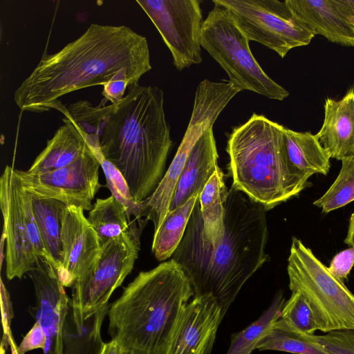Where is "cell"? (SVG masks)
Masks as SVG:
<instances>
[{"label": "cell", "instance_id": "12", "mask_svg": "<svg viewBox=\"0 0 354 354\" xmlns=\"http://www.w3.org/2000/svg\"><path fill=\"white\" fill-rule=\"evenodd\" d=\"M171 51L178 70L202 62L201 1L137 0Z\"/></svg>", "mask_w": 354, "mask_h": 354}, {"label": "cell", "instance_id": "27", "mask_svg": "<svg viewBox=\"0 0 354 354\" xmlns=\"http://www.w3.org/2000/svg\"><path fill=\"white\" fill-rule=\"evenodd\" d=\"M198 198V196H193L167 214L153 238L151 250L157 260L162 261L172 257L184 236Z\"/></svg>", "mask_w": 354, "mask_h": 354}, {"label": "cell", "instance_id": "17", "mask_svg": "<svg viewBox=\"0 0 354 354\" xmlns=\"http://www.w3.org/2000/svg\"><path fill=\"white\" fill-rule=\"evenodd\" d=\"M324 122L315 137L330 158H354V86L336 100L324 102Z\"/></svg>", "mask_w": 354, "mask_h": 354}, {"label": "cell", "instance_id": "16", "mask_svg": "<svg viewBox=\"0 0 354 354\" xmlns=\"http://www.w3.org/2000/svg\"><path fill=\"white\" fill-rule=\"evenodd\" d=\"M33 283L36 322L42 327L46 338L44 354H62L61 332L70 298L54 268L40 257L36 268L28 272Z\"/></svg>", "mask_w": 354, "mask_h": 354}, {"label": "cell", "instance_id": "29", "mask_svg": "<svg viewBox=\"0 0 354 354\" xmlns=\"http://www.w3.org/2000/svg\"><path fill=\"white\" fill-rule=\"evenodd\" d=\"M285 299L279 292L268 308L252 324L232 335L226 354H250L280 319Z\"/></svg>", "mask_w": 354, "mask_h": 354}, {"label": "cell", "instance_id": "33", "mask_svg": "<svg viewBox=\"0 0 354 354\" xmlns=\"http://www.w3.org/2000/svg\"><path fill=\"white\" fill-rule=\"evenodd\" d=\"M315 338L330 354H354V330L330 331Z\"/></svg>", "mask_w": 354, "mask_h": 354}, {"label": "cell", "instance_id": "6", "mask_svg": "<svg viewBox=\"0 0 354 354\" xmlns=\"http://www.w3.org/2000/svg\"><path fill=\"white\" fill-rule=\"evenodd\" d=\"M287 271L290 290L306 298L317 330H354V294L296 237H292Z\"/></svg>", "mask_w": 354, "mask_h": 354}, {"label": "cell", "instance_id": "18", "mask_svg": "<svg viewBox=\"0 0 354 354\" xmlns=\"http://www.w3.org/2000/svg\"><path fill=\"white\" fill-rule=\"evenodd\" d=\"M212 128L203 133L190 151L174 190L169 212L193 196H200L218 167V155Z\"/></svg>", "mask_w": 354, "mask_h": 354}, {"label": "cell", "instance_id": "11", "mask_svg": "<svg viewBox=\"0 0 354 354\" xmlns=\"http://www.w3.org/2000/svg\"><path fill=\"white\" fill-rule=\"evenodd\" d=\"M138 227L103 244L101 256L94 268L72 286V303L88 317L109 299L133 268L140 248Z\"/></svg>", "mask_w": 354, "mask_h": 354}, {"label": "cell", "instance_id": "37", "mask_svg": "<svg viewBox=\"0 0 354 354\" xmlns=\"http://www.w3.org/2000/svg\"><path fill=\"white\" fill-rule=\"evenodd\" d=\"M129 86V83L125 80H113L103 85L102 95L104 100L116 104L124 97V92Z\"/></svg>", "mask_w": 354, "mask_h": 354}, {"label": "cell", "instance_id": "35", "mask_svg": "<svg viewBox=\"0 0 354 354\" xmlns=\"http://www.w3.org/2000/svg\"><path fill=\"white\" fill-rule=\"evenodd\" d=\"M1 313L3 326V339L6 344H9L12 351L18 349L12 339L10 331V322L12 317V310L10 296L6 290L3 281L1 280Z\"/></svg>", "mask_w": 354, "mask_h": 354}, {"label": "cell", "instance_id": "30", "mask_svg": "<svg viewBox=\"0 0 354 354\" xmlns=\"http://www.w3.org/2000/svg\"><path fill=\"white\" fill-rule=\"evenodd\" d=\"M354 201V158L342 160L339 173L328 189L313 204L329 213Z\"/></svg>", "mask_w": 354, "mask_h": 354}, {"label": "cell", "instance_id": "1", "mask_svg": "<svg viewBox=\"0 0 354 354\" xmlns=\"http://www.w3.org/2000/svg\"><path fill=\"white\" fill-rule=\"evenodd\" d=\"M151 69L145 37L126 26L92 24L58 52L44 53L14 100L23 111L42 113L54 109L66 94L113 80L130 86Z\"/></svg>", "mask_w": 354, "mask_h": 354}, {"label": "cell", "instance_id": "26", "mask_svg": "<svg viewBox=\"0 0 354 354\" xmlns=\"http://www.w3.org/2000/svg\"><path fill=\"white\" fill-rule=\"evenodd\" d=\"M31 203L44 247L53 259L57 273L62 263V216L66 205L55 199L39 198L32 194Z\"/></svg>", "mask_w": 354, "mask_h": 354}, {"label": "cell", "instance_id": "20", "mask_svg": "<svg viewBox=\"0 0 354 354\" xmlns=\"http://www.w3.org/2000/svg\"><path fill=\"white\" fill-rule=\"evenodd\" d=\"M110 306L107 304L84 317L70 299L61 332L62 354H101L106 344L101 328Z\"/></svg>", "mask_w": 354, "mask_h": 354}, {"label": "cell", "instance_id": "22", "mask_svg": "<svg viewBox=\"0 0 354 354\" xmlns=\"http://www.w3.org/2000/svg\"><path fill=\"white\" fill-rule=\"evenodd\" d=\"M283 140L289 165L301 180L309 183L313 175H326L330 168V157L315 135L283 128Z\"/></svg>", "mask_w": 354, "mask_h": 354}, {"label": "cell", "instance_id": "4", "mask_svg": "<svg viewBox=\"0 0 354 354\" xmlns=\"http://www.w3.org/2000/svg\"><path fill=\"white\" fill-rule=\"evenodd\" d=\"M194 292L174 260L140 272L111 304L109 334L135 354H167L178 320Z\"/></svg>", "mask_w": 354, "mask_h": 354}, {"label": "cell", "instance_id": "31", "mask_svg": "<svg viewBox=\"0 0 354 354\" xmlns=\"http://www.w3.org/2000/svg\"><path fill=\"white\" fill-rule=\"evenodd\" d=\"M100 163L106 180V186L111 195L126 208L129 216H133L138 223L145 226L147 221L140 218V206L137 203L130 192L128 185L121 172L103 156L102 153L95 155Z\"/></svg>", "mask_w": 354, "mask_h": 354}, {"label": "cell", "instance_id": "23", "mask_svg": "<svg viewBox=\"0 0 354 354\" xmlns=\"http://www.w3.org/2000/svg\"><path fill=\"white\" fill-rule=\"evenodd\" d=\"M115 104L94 106L86 100H79L66 107L59 101L54 109L60 111L77 128L95 153L101 150L100 142Z\"/></svg>", "mask_w": 354, "mask_h": 354}, {"label": "cell", "instance_id": "40", "mask_svg": "<svg viewBox=\"0 0 354 354\" xmlns=\"http://www.w3.org/2000/svg\"><path fill=\"white\" fill-rule=\"evenodd\" d=\"M120 346L115 340L106 343L101 354H120Z\"/></svg>", "mask_w": 354, "mask_h": 354}, {"label": "cell", "instance_id": "39", "mask_svg": "<svg viewBox=\"0 0 354 354\" xmlns=\"http://www.w3.org/2000/svg\"><path fill=\"white\" fill-rule=\"evenodd\" d=\"M344 243L354 248V212L351 214Z\"/></svg>", "mask_w": 354, "mask_h": 354}, {"label": "cell", "instance_id": "8", "mask_svg": "<svg viewBox=\"0 0 354 354\" xmlns=\"http://www.w3.org/2000/svg\"><path fill=\"white\" fill-rule=\"evenodd\" d=\"M2 237L6 239L8 279H21L34 270L40 257L55 270V264L41 239L31 203V194L23 186L17 169L7 165L0 178Z\"/></svg>", "mask_w": 354, "mask_h": 354}, {"label": "cell", "instance_id": "25", "mask_svg": "<svg viewBox=\"0 0 354 354\" xmlns=\"http://www.w3.org/2000/svg\"><path fill=\"white\" fill-rule=\"evenodd\" d=\"M87 219L102 245L122 234L143 228L138 226L135 221H131L125 207L112 195L97 198Z\"/></svg>", "mask_w": 354, "mask_h": 354}, {"label": "cell", "instance_id": "2", "mask_svg": "<svg viewBox=\"0 0 354 354\" xmlns=\"http://www.w3.org/2000/svg\"><path fill=\"white\" fill-rule=\"evenodd\" d=\"M224 207L223 236L211 244L205 236L198 198L171 258L187 275L194 297L212 295L223 316L244 283L269 259L264 208L232 187Z\"/></svg>", "mask_w": 354, "mask_h": 354}, {"label": "cell", "instance_id": "14", "mask_svg": "<svg viewBox=\"0 0 354 354\" xmlns=\"http://www.w3.org/2000/svg\"><path fill=\"white\" fill-rule=\"evenodd\" d=\"M62 263L57 272L63 286L72 287L97 264L103 245L80 207L66 205L62 216Z\"/></svg>", "mask_w": 354, "mask_h": 354}, {"label": "cell", "instance_id": "32", "mask_svg": "<svg viewBox=\"0 0 354 354\" xmlns=\"http://www.w3.org/2000/svg\"><path fill=\"white\" fill-rule=\"evenodd\" d=\"M280 319L290 327L306 334L314 335L317 330L312 309L299 291L292 292L290 299L285 301Z\"/></svg>", "mask_w": 354, "mask_h": 354}, {"label": "cell", "instance_id": "9", "mask_svg": "<svg viewBox=\"0 0 354 354\" xmlns=\"http://www.w3.org/2000/svg\"><path fill=\"white\" fill-rule=\"evenodd\" d=\"M239 90L230 82H201L196 91L192 116L176 153L155 191L140 203V218L151 221L156 234L168 212L180 176L192 147L213 125L221 112ZM143 220V219H142Z\"/></svg>", "mask_w": 354, "mask_h": 354}, {"label": "cell", "instance_id": "13", "mask_svg": "<svg viewBox=\"0 0 354 354\" xmlns=\"http://www.w3.org/2000/svg\"><path fill=\"white\" fill-rule=\"evenodd\" d=\"M100 167L99 160L91 149L62 168L37 175L19 169L17 172L24 187L31 194L90 211L101 187Z\"/></svg>", "mask_w": 354, "mask_h": 354}, {"label": "cell", "instance_id": "28", "mask_svg": "<svg viewBox=\"0 0 354 354\" xmlns=\"http://www.w3.org/2000/svg\"><path fill=\"white\" fill-rule=\"evenodd\" d=\"M259 351H279L292 354H330L315 335L306 334L288 326L279 319L256 346Z\"/></svg>", "mask_w": 354, "mask_h": 354}, {"label": "cell", "instance_id": "24", "mask_svg": "<svg viewBox=\"0 0 354 354\" xmlns=\"http://www.w3.org/2000/svg\"><path fill=\"white\" fill-rule=\"evenodd\" d=\"M223 177L218 167L199 196L205 236L211 244L220 241L225 232L224 204L228 189Z\"/></svg>", "mask_w": 354, "mask_h": 354}, {"label": "cell", "instance_id": "38", "mask_svg": "<svg viewBox=\"0 0 354 354\" xmlns=\"http://www.w3.org/2000/svg\"><path fill=\"white\" fill-rule=\"evenodd\" d=\"M343 15L352 23L354 22V0H335Z\"/></svg>", "mask_w": 354, "mask_h": 354}, {"label": "cell", "instance_id": "34", "mask_svg": "<svg viewBox=\"0 0 354 354\" xmlns=\"http://www.w3.org/2000/svg\"><path fill=\"white\" fill-rule=\"evenodd\" d=\"M354 266V248L346 249L337 254L332 259L329 271L341 280L346 279Z\"/></svg>", "mask_w": 354, "mask_h": 354}, {"label": "cell", "instance_id": "10", "mask_svg": "<svg viewBox=\"0 0 354 354\" xmlns=\"http://www.w3.org/2000/svg\"><path fill=\"white\" fill-rule=\"evenodd\" d=\"M227 8L249 41L275 51L281 58L292 48L308 45L315 36L286 0H213Z\"/></svg>", "mask_w": 354, "mask_h": 354}, {"label": "cell", "instance_id": "15", "mask_svg": "<svg viewBox=\"0 0 354 354\" xmlns=\"http://www.w3.org/2000/svg\"><path fill=\"white\" fill-rule=\"evenodd\" d=\"M223 317L212 295L194 297L178 320L167 354H210Z\"/></svg>", "mask_w": 354, "mask_h": 354}, {"label": "cell", "instance_id": "36", "mask_svg": "<svg viewBox=\"0 0 354 354\" xmlns=\"http://www.w3.org/2000/svg\"><path fill=\"white\" fill-rule=\"evenodd\" d=\"M46 343L47 338L42 327L35 322L18 346V351L20 354H24L37 348L42 349L44 352L46 347Z\"/></svg>", "mask_w": 354, "mask_h": 354}, {"label": "cell", "instance_id": "41", "mask_svg": "<svg viewBox=\"0 0 354 354\" xmlns=\"http://www.w3.org/2000/svg\"><path fill=\"white\" fill-rule=\"evenodd\" d=\"M120 354H135V353H133L132 351H129V350H127L126 348H122L120 346Z\"/></svg>", "mask_w": 354, "mask_h": 354}, {"label": "cell", "instance_id": "7", "mask_svg": "<svg viewBox=\"0 0 354 354\" xmlns=\"http://www.w3.org/2000/svg\"><path fill=\"white\" fill-rule=\"evenodd\" d=\"M214 3L203 23L201 46L225 70L229 82L241 91L248 90L272 100H283L289 92L261 68L251 52L249 39L232 12Z\"/></svg>", "mask_w": 354, "mask_h": 354}, {"label": "cell", "instance_id": "5", "mask_svg": "<svg viewBox=\"0 0 354 354\" xmlns=\"http://www.w3.org/2000/svg\"><path fill=\"white\" fill-rule=\"evenodd\" d=\"M284 127L253 113L233 129L226 147L232 187L268 211L298 196L310 183L292 171L286 153Z\"/></svg>", "mask_w": 354, "mask_h": 354}, {"label": "cell", "instance_id": "19", "mask_svg": "<svg viewBox=\"0 0 354 354\" xmlns=\"http://www.w3.org/2000/svg\"><path fill=\"white\" fill-rule=\"evenodd\" d=\"M295 15L314 33L344 46L354 47V24L335 0H286Z\"/></svg>", "mask_w": 354, "mask_h": 354}, {"label": "cell", "instance_id": "3", "mask_svg": "<svg viewBox=\"0 0 354 354\" xmlns=\"http://www.w3.org/2000/svg\"><path fill=\"white\" fill-rule=\"evenodd\" d=\"M171 147L163 91L157 86L130 85L115 104L100 149L121 172L137 203L150 196L162 180Z\"/></svg>", "mask_w": 354, "mask_h": 354}, {"label": "cell", "instance_id": "21", "mask_svg": "<svg viewBox=\"0 0 354 354\" xmlns=\"http://www.w3.org/2000/svg\"><path fill=\"white\" fill-rule=\"evenodd\" d=\"M63 121L64 124L47 141L28 173L37 175L64 167L91 150L75 125L66 118Z\"/></svg>", "mask_w": 354, "mask_h": 354}]
</instances>
